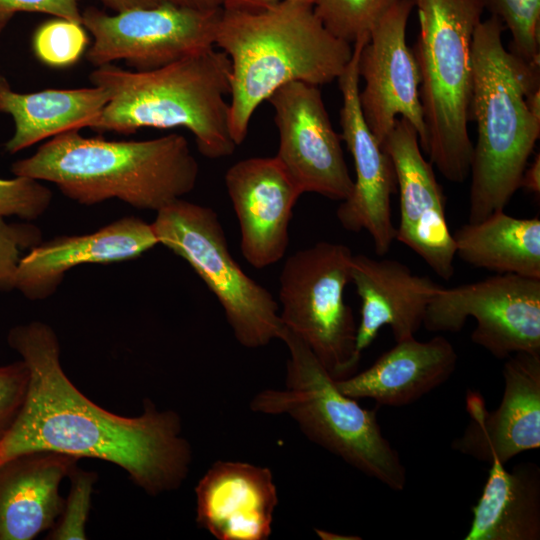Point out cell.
I'll return each mask as SVG.
<instances>
[{
  "label": "cell",
  "instance_id": "cell-1",
  "mask_svg": "<svg viewBox=\"0 0 540 540\" xmlns=\"http://www.w3.org/2000/svg\"><path fill=\"white\" fill-rule=\"evenodd\" d=\"M7 342L28 367L29 385L16 422L0 440V462L54 451L117 465L150 496L182 485L192 449L175 411H160L146 399L141 415L124 417L95 404L63 371L58 337L44 322L12 327Z\"/></svg>",
  "mask_w": 540,
  "mask_h": 540
},
{
  "label": "cell",
  "instance_id": "cell-2",
  "mask_svg": "<svg viewBox=\"0 0 540 540\" xmlns=\"http://www.w3.org/2000/svg\"><path fill=\"white\" fill-rule=\"evenodd\" d=\"M214 45L230 60L229 126L236 145L258 106L278 89L292 82L328 84L353 54V45L327 30L313 4L300 0L260 8L227 0Z\"/></svg>",
  "mask_w": 540,
  "mask_h": 540
},
{
  "label": "cell",
  "instance_id": "cell-3",
  "mask_svg": "<svg viewBox=\"0 0 540 540\" xmlns=\"http://www.w3.org/2000/svg\"><path fill=\"white\" fill-rule=\"evenodd\" d=\"M11 172L51 182L81 205L119 199L136 209L158 212L194 189L199 165L180 134L108 141L71 130L15 161Z\"/></svg>",
  "mask_w": 540,
  "mask_h": 540
},
{
  "label": "cell",
  "instance_id": "cell-4",
  "mask_svg": "<svg viewBox=\"0 0 540 540\" xmlns=\"http://www.w3.org/2000/svg\"><path fill=\"white\" fill-rule=\"evenodd\" d=\"M504 30L490 16L478 24L472 40L469 121L477 123V140L470 165L469 223L505 209L540 136V117L528 104L529 94L540 88V65L506 50Z\"/></svg>",
  "mask_w": 540,
  "mask_h": 540
},
{
  "label": "cell",
  "instance_id": "cell-5",
  "mask_svg": "<svg viewBox=\"0 0 540 540\" xmlns=\"http://www.w3.org/2000/svg\"><path fill=\"white\" fill-rule=\"evenodd\" d=\"M230 60L209 48L149 71H129L113 64L89 75L110 98L89 127L98 132L133 134L151 127H184L207 158L230 156L237 146L229 126Z\"/></svg>",
  "mask_w": 540,
  "mask_h": 540
},
{
  "label": "cell",
  "instance_id": "cell-6",
  "mask_svg": "<svg viewBox=\"0 0 540 540\" xmlns=\"http://www.w3.org/2000/svg\"><path fill=\"white\" fill-rule=\"evenodd\" d=\"M279 339L289 350L285 387L257 393L250 409L288 415L310 441L389 489L402 491L406 468L384 437L377 410L344 395L310 348L285 326Z\"/></svg>",
  "mask_w": 540,
  "mask_h": 540
},
{
  "label": "cell",
  "instance_id": "cell-7",
  "mask_svg": "<svg viewBox=\"0 0 540 540\" xmlns=\"http://www.w3.org/2000/svg\"><path fill=\"white\" fill-rule=\"evenodd\" d=\"M413 1L420 28L412 51L420 74L427 154L444 178L462 183L470 175L473 152L467 127L473 90L471 47L484 2Z\"/></svg>",
  "mask_w": 540,
  "mask_h": 540
},
{
  "label": "cell",
  "instance_id": "cell-8",
  "mask_svg": "<svg viewBox=\"0 0 540 540\" xmlns=\"http://www.w3.org/2000/svg\"><path fill=\"white\" fill-rule=\"evenodd\" d=\"M151 224L158 243L187 261L216 296L239 344L259 348L279 339L284 325L276 300L233 259L214 210L178 199Z\"/></svg>",
  "mask_w": 540,
  "mask_h": 540
},
{
  "label": "cell",
  "instance_id": "cell-9",
  "mask_svg": "<svg viewBox=\"0 0 540 540\" xmlns=\"http://www.w3.org/2000/svg\"><path fill=\"white\" fill-rule=\"evenodd\" d=\"M352 256L344 244L321 241L290 255L279 278L283 325L335 381L355 374L361 360L357 326L344 298Z\"/></svg>",
  "mask_w": 540,
  "mask_h": 540
},
{
  "label": "cell",
  "instance_id": "cell-10",
  "mask_svg": "<svg viewBox=\"0 0 540 540\" xmlns=\"http://www.w3.org/2000/svg\"><path fill=\"white\" fill-rule=\"evenodd\" d=\"M472 317L471 340L498 359L517 352H540V278L496 274L446 288L431 299L423 326L432 332H458Z\"/></svg>",
  "mask_w": 540,
  "mask_h": 540
},
{
  "label": "cell",
  "instance_id": "cell-11",
  "mask_svg": "<svg viewBox=\"0 0 540 540\" xmlns=\"http://www.w3.org/2000/svg\"><path fill=\"white\" fill-rule=\"evenodd\" d=\"M221 9L197 10L162 1L109 15L87 7L82 25L94 41L86 59L96 67L124 60L134 71L163 67L212 48Z\"/></svg>",
  "mask_w": 540,
  "mask_h": 540
},
{
  "label": "cell",
  "instance_id": "cell-12",
  "mask_svg": "<svg viewBox=\"0 0 540 540\" xmlns=\"http://www.w3.org/2000/svg\"><path fill=\"white\" fill-rule=\"evenodd\" d=\"M413 7V0H400L371 31L358 59L359 77L364 80L359 101L366 124L381 146L400 116L415 128L420 147L427 154L420 74L406 41Z\"/></svg>",
  "mask_w": 540,
  "mask_h": 540
},
{
  "label": "cell",
  "instance_id": "cell-13",
  "mask_svg": "<svg viewBox=\"0 0 540 540\" xmlns=\"http://www.w3.org/2000/svg\"><path fill=\"white\" fill-rule=\"evenodd\" d=\"M267 101L279 133L275 156L300 192L343 201L353 188L341 137L332 127L318 86L292 82Z\"/></svg>",
  "mask_w": 540,
  "mask_h": 540
},
{
  "label": "cell",
  "instance_id": "cell-14",
  "mask_svg": "<svg viewBox=\"0 0 540 540\" xmlns=\"http://www.w3.org/2000/svg\"><path fill=\"white\" fill-rule=\"evenodd\" d=\"M368 39L369 36H363L353 44L351 60L337 79L342 95L340 137L352 155L355 180L350 195L342 201L336 216L347 231H367L374 251L383 256L396 237L391 195L396 192L397 181L392 161L367 126L360 106L358 59Z\"/></svg>",
  "mask_w": 540,
  "mask_h": 540
},
{
  "label": "cell",
  "instance_id": "cell-15",
  "mask_svg": "<svg viewBox=\"0 0 540 540\" xmlns=\"http://www.w3.org/2000/svg\"><path fill=\"white\" fill-rule=\"evenodd\" d=\"M399 188L400 221L395 240L409 247L442 279L454 274L456 248L442 188L427 161L415 128L400 117L382 146Z\"/></svg>",
  "mask_w": 540,
  "mask_h": 540
},
{
  "label": "cell",
  "instance_id": "cell-16",
  "mask_svg": "<svg viewBox=\"0 0 540 540\" xmlns=\"http://www.w3.org/2000/svg\"><path fill=\"white\" fill-rule=\"evenodd\" d=\"M506 359L498 408L488 412L479 393H468L470 422L452 443L454 450L479 461L505 464L540 447V352H517Z\"/></svg>",
  "mask_w": 540,
  "mask_h": 540
},
{
  "label": "cell",
  "instance_id": "cell-17",
  "mask_svg": "<svg viewBox=\"0 0 540 540\" xmlns=\"http://www.w3.org/2000/svg\"><path fill=\"white\" fill-rule=\"evenodd\" d=\"M225 184L241 232V251L257 269L279 262L289 245L293 208L302 195L276 157L233 164Z\"/></svg>",
  "mask_w": 540,
  "mask_h": 540
},
{
  "label": "cell",
  "instance_id": "cell-18",
  "mask_svg": "<svg viewBox=\"0 0 540 540\" xmlns=\"http://www.w3.org/2000/svg\"><path fill=\"white\" fill-rule=\"evenodd\" d=\"M158 244L152 224L135 216L117 219L93 233L57 236L22 256L13 289L29 300H44L76 266L135 259Z\"/></svg>",
  "mask_w": 540,
  "mask_h": 540
},
{
  "label": "cell",
  "instance_id": "cell-19",
  "mask_svg": "<svg viewBox=\"0 0 540 540\" xmlns=\"http://www.w3.org/2000/svg\"><path fill=\"white\" fill-rule=\"evenodd\" d=\"M196 522L219 540H266L277 488L269 468L216 461L195 487Z\"/></svg>",
  "mask_w": 540,
  "mask_h": 540
},
{
  "label": "cell",
  "instance_id": "cell-20",
  "mask_svg": "<svg viewBox=\"0 0 540 540\" xmlns=\"http://www.w3.org/2000/svg\"><path fill=\"white\" fill-rule=\"evenodd\" d=\"M350 282L361 299V320L356 330L360 353L371 345L383 326L390 327L396 342L414 337L441 287L427 276L414 274L400 261L364 254H353Z\"/></svg>",
  "mask_w": 540,
  "mask_h": 540
},
{
  "label": "cell",
  "instance_id": "cell-21",
  "mask_svg": "<svg viewBox=\"0 0 540 540\" xmlns=\"http://www.w3.org/2000/svg\"><path fill=\"white\" fill-rule=\"evenodd\" d=\"M80 458L32 451L0 462V540H31L61 514L60 484Z\"/></svg>",
  "mask_w": 540,
  "mask_h": 540
},
{
  "label": "cell",
  "instance_id": "cell-22",
  "mask_svg": "<svg viewBox=\"0 0 540 540\" xmlns=\"http://www.w3.org/2000/svg\"><path fill=\"white\" fill-rule=\"evenodd\" d=\"M458 355L446 338L415 337L396 342L369 368L335 381L353 399L368 398L380 405L411 404L446 382L456 370Z\"/></svg>",
  "mask_w": 540,
  "mask_h": 540
},
{
  "label": "cell",
  "instance_id": "cell-23",
  "mask_svg": "<svg viewBox=\"0 0 540 540\" xmlns=\"http://www.w3.org/2000/svg\"><path fill=\"white\" fill-rule=\"evenodd\" d=\"M109 98L106 89L94 85L19 93L0 74V113L11 115L15 124L5 150L14 154L58 134L90 127Z\"/></svg>",
  "mask_w": 540,
  "mask_h": 540
},
{
  "label": "cell",
  "instance_id": "cell-24",
  "mask_svg": "<svg viewBox=\"0 0 540 540\" xmlns=\"http://www.w3.org/2000/svg\"><path fill=\"white\" fill-rule=\"evenodd\" d=\"M482 494L472 508L465 540H539L540 468L523 462L505 469L497 459Z\"/></svg>",
  "mask_w": 540,
  "mask_h": 540
},
{
  "label": "cell",
  "instance_id": "cell-25",
  "mask_svg": "<svg viewBox=\"0 0 540 540\" xmlns=\"http://www.w3.org/2000/svg\"><path fill=\"white\" fill-rule=\"evenodd\" d=\"M456 255L497 274L540 278V220L503 211L467 223L453 234Z\"/></svg>",
  "mask_w": 540,
  "mask_h": 540
},
{
  "label": "cell",
  "instance_id": "cell-26",
  "mask_svg": "<svg viewBox=\"0 0 540 540\" xmlns=\"http://www.w3.org/2000/svg\"><path fill=\"white\" fill-rule=\"evenodd\" d=\"M400 0H314L315 14L335 37L353 45L369 36Z\"/></svg>",
  "mask_w": 540,
  "mask_h": 540
},
{
  "label": "cell",
  "instance_id": "cell-27",
  "mask_svg": "<svg viewBox=\"0 0 540 540\" xmlns=\"http://www.w3.org/2000/svg\"><path fill=\"white\" fill-rule=\"evenodd\" d=\"M483 2L491 16L498 18L509 30V51L528 63L540 65V0Z\"/></svg>",
  "mask_w": 540,
  "mask_h": 540
},
{
  "label": "cell",
  "instance_id": "cell-28",
  "mask_svg": "<svg viewBox=\"0 0 540 540\" xmlns=\"http://www.w3.org/2000/svg\"><path fill=\"white\" fill-rule=\"evenodd\" d=\"M88 42L82 24L55 17L35 29L32 48L37 59L45 65L67 68L80 59Z\"/></svg>",
  "mask_w": 540,
  "mask_h": 540
},
{
  "label": "cell",
  "instance_id": "cell-29",
  "mask_svg": "<svg viewBox=\"0 0 540 540\" xmlns=\"http://www.w3.org/2000/svg\"><path fill=\"white\" fill-rule=\"evenodd\" d=\"M70 488L60 516L49 530L48 540H81L87 539L86 523L88 521L94 484L97 474L75 465L67 476Z\"/></svg>",
  "mask_w": 540,
  "mask_h": 540
},
{
  "label": "cell",
  "instance_id": "cell-30",
  "mask_svg": "<svg viewBox=\"0 0 540 540\" xmlns=\"http://www.w3.org/2000/svg\"><path fill=\"white\" fill-rule=\"evenodd\" d=\"M52 199V191L39 180L23 176L0 179L2 218L15 216L31 222L48 210Z\"/></svg>",
  "mask_w": 540,
  "mask_h": 540
},
{
  "label": "cell",
  "instance_id": "cell-31",
  "mask_svg": "<svg viewBox=\"0 0 540 540\" xmlns=\"http://www.w3.org/2000/svg\"><path fill=\"white\" fill-rule=\"evenodd\" d=\"M42 241L41 229L30 221L7 222L0 217V291L13 290L15 272L23 252Z\"/></svg>",
  "mask_w": 540,
  "mask_h": 540
},
{
  "label": "cell",
  "instance_id": "cell-32",
  "mask_svg": "<svg viewBox=\"0 0 540 540\" xmlns=\"http://www.w3.org/2000/svg\"><path fill=\"white\" fill-rule=\"evenodd\" d=\"M29 370L19 361L0 366V440L16 422L26 400Z\"/></svg>",
  "mask_w": 540,
  "mask_h": 540
},
{
  "label": "cell",
  "instance_id": "cell-33",
  "mask_svg": "<svg viewBox=\"0 0 540 540\" xmlns=\"http://www.w3.org/2000/svg\"><path fill=\"white\" fill-rule=\"evenodd\" d=\"M20 12L45 13L82 24L79 0H0V34Z\"/></svg>",
  "mask_w": 540,
  "mask_h": 540
},
{
  "label": "cell",
  "instance_id": "cell-34",
  "mask_svg": "<svg viewBox=\"0 0 540 540\" xmlns=\"http://www.w3.org/2000/svg\"><path fill=\"white\" fill-rule=\"evenodd\" d=\"M520 188L526 189L533 194H540V155L534 157L532 163L524 170Z\"/></svg>",
  "mask_w": 540,
  "mask_h": 540
},
{
  "label": "cell",
  "instance_id": "cell-35",
  "mask_svg": "<svg viewBox=\"0 0 540 540\" xmlns=\"http://www.w3.org/2000/svg\"><path fill=\"white\" fill-rule=\"evenodd\" d=\"M104 6L115 11L123 12L134 8H148L160 4L164 0H98Z\"/></svg>",
  "mask_w": 540,
  "mask_h": 540
},
{
  "label": "cell",
  "instance_id": "cell-36",
  "mask_svg": "<svg viewBox=\"0 0 540 540\" xmlns=\"http://www.w3.org/2000/svg\"><path fill=\"white\" fill-rule=\"evenodd\" d=\"M175 5L197 10H216L223 7L227 0H164Z\"/></svg>",
  "mask_w": 540,
  "mask_h": 540
},
{
  "label": "cell",
  "instance_id": "cell-37",
  "mask_svg": "<svg viewBox=\"0 0 540 540\" xmlns=\"http://www.w3.org/2000/svg\"><path fill=\"white\" fill-rule=\"evenodd\" d=\"M234 1L245 6L260 8V7H267V6L276 4L282 0H234ZM300 1H305V2L314 4V0H300Z\"/></svg>",
  "mask_w": 540,
  "mask_h": 540
}]
</instances>
